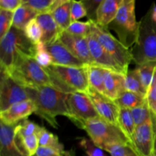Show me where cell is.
<instances>
[{
  "instance_id": "1",
  "label": "cell",
  "mask_w": 156,
  "mask_h": 156,
  "mask_svg": "<svg viewBox=\"0 0 156 156\" xmlns=\"http://www.w3.org/2000/svg\"><path fill=\"white\" fill-rule=\"evenodd\" d=\"M28 97L35 105L34 114L47 122L55 129L59 128L57 116L69 117L67 94L53 86H41L37 88H25Z\"/></svg>"
},
{
  "instance_id": "2",
  "label": "cell",
  "mask_w": 156,
  "mask_h": 156,
  "mask_svg": "<svg viewBox=\"0 0 156 156\" xmlns=\"http://www.w3.org/2000/svg\"><path fill=\"white\" fill-rule=\"evenodd\" d=\"M36 53V44L25 36L24 30L14 26L0 39V66L1 71L8 73L17 59L21 56L34 57Z\"/></svg>"
},
{
  "instance_id": "3",
  "label": "cell",
  "mask_w": 156,
  "mask_h": 156,
  "mask_svg": "<svg viewBox=\"0 0 156 156\" xmlns=\"http://www.w3.org/2000/svg\"><path fill=\"white\" fill-rule=\"evenodd\" d=\"M51 79L53 87L66 94L87 93L89 90L88 65L82 67L62 66L52 64L44 68Z\"/></svg>"
},
{
  "instance_id": "4",
  "label": "cell",
  "mask_w": 156,
  "mask_h": 156,
  "mask_svg": "<svg viewBox=\"0 0 156 156\" xmlns=\"http://www.w3.org/2000/svg\"><path fill=\"white\" fill-rule=\"evenodd\" d=\"M139 22L136 42L131 49L133 61L136 66L156 62V22L152 19L150 9Z\"/></svg>"
},
{
  "instance_id": "5",
  "label": "cell",
  "mask_w": 156,
  "mask_h": 156,
  "mask_svg": "<svg viewBox=\"0 0 156 156\" xmlns=\"http://www.w3.org/2000/svg\"><path fill=\"white\" fill-rule=\"evenodd\" d=\"M6 74L24 88H37L47 85L53 86L48 73L34 57H19L12 69Z\"/></svg>"
},
{
  "instance_id": "6",
  "label": "cell",
  "mask_w": 156,
  "mask_h": 156,
  "mask_svg": "<svg viewBox=\"0 0 156 156\" xmlns=\"http://www.w3.org/2000/svg\"><path fill=\"white\" fill-rule=\"evenodd\" d=\"M135 9V0H123L117 17L107 27L108 30H114L120 43L129 50L136 42L140 27Z\"/></svg>"
},
{
  "instance_id": "7",
  "label": "cell",
  "mask_w": 156,
  "mask_h": 156,
  "mask_svg": "<svg viewBox=\"0 0 156 156\" xmlns=\"http://www.w3.org/2000/svg\"><path fill=\"white\" fill-rule=\"evenodd\" d=\"M83 129L94 144L103 150L111 145L130 143L118 126L100 117L87 121Z\"/></svg>"
},
{
  "instance_id": "8",
  "label": "cell",
  "mask_w": 156,
  "mask_h": 156,
  "mask_svg": "<svg viewBox=\"0 0 156 156\" xmlns=\"http://www.w3.org/2000/svg\"><path fill=\"white\" fill-rule=\"evenodd\" d=\"M91 24V33L98 41L101 45L108 51V53L123 69L125 75L129 71V66L133 61L131 50L125 47L113 36L107 28L100 27L95 21L88 20Z\"/></svg>"
},
{
  "instance_id": "9",
  "label": "cell",
  "mask_w": 156,
  "mask_h": 156,
  "mask_svg": "<svg viewBox=\"0 0 156 156\" xmlns=\"http://www.w3.org/2000/svg\"><path fill=\"white\" fill-rule=\"evenodd\" d=\"M68 118L80 129H83L85 123L99 117L91 99L86 93L73 92L67 94Z\"/></svg>"
},
{
  "instance_id": "10",
  "label": "cell",
  "mask_w": 156,
  "mask_h": 156,
  "mask_svg": "<svg viewBox=\"0 0 156 156\" xmlns=\"http://www.w3.org/2000/svg\"><path fill=\"white\" fill-rule=\"evenodd\" d=\"M25 88L15 82L10 76L1 71L0 83V112L13 105L29 100Z\"/></svg>"
},
{
  "instance_id": "11",
  "label": "cell",
  "mask_w": 156,
  "mask_h": 156,
  "mask_svg": "<svg viewBox=\"0 0 156 156\" xmlns=\"http://www.w3.org/2000/svg\"><path fill=\"white\" fill-rule=\"evenodd\" d=\"M86 94L91 99L99 117L119 127L120 108L115 102L91 88H89Z\"/></svg>"
},
{
  "instance_id": "12",
  "label": "cell",
  "mask_w": 156,
  "mask_h": 156,
  "mask_svg": "<svg viewBox=\"0 0 156 156\" xmlns=\"http://www.w3.org/2000/svg\"><path fill=\"white\" fill-rule=\"evenodd\" d=\"M155 133L152 119L137 126L134 133L133 146L139 156H150L155 149Z\"/></svg>"
},
{
  "instance_id": "13",
  "label": "cell",
  "mask_w": 156,
  "mask_h": 156,
  "mask_svg": "<svg viewBox=\"0 0 156 156\" xmlns=\"http://www.w3.org/2000/svg\"><path fill=\"white\" fill-rule=\"evenodd\" d=\"M87 38H88V47L93 61V65L125 75L123 69L117 63V62L113 59L108 51L101 45L92 33Z\"/></svg>"
},
{
  "instance_id": "14",
  "label": "cell",
  "mask_w": 156,
  "mask_h": 156,
  "mask_svg": "<svg viewBox=\"0 0 156 156\" xmlns=\"http://www.w3.org/2000/svg\"><path fill=\"white\" fill-rule=\"evenodd\" d=\"M59 40L84 64L93 65L88 47V38L76 36L66 31H63L59 36Z\"/></svg>"
},
{
  "instance_id": "15",
  "label": "cell",
  "mask_w": 156,
  "mask_h": 156,
  "mask_svg": "<svg viewBox=\"0 0 156 156\" xmlns=\"http://www.w3.org/2000/svg\"><path fill=\"white\" fill-rule=\"evenodd\" d=\"M35 105L30 99L17 103L7 110L0 112V120L6 125H16L26 120L30 114H34Z\"/></svg>"
},
{
  "instance_id": "16",
  "label": "cell",
  "mask_w": 156,
  "mask_h": 156,
  "mask_svg": "<svg viewBox=\"0 0 156 156\" xmlns=\"http://www.w3.org/2000/svg\"><path fill=\"white\" fill-rule=\"evenodd\" d=\"M46 47L51 55L53 64L54 65L73 67H82L85 66V64L75 56L59 39L46 45Z\"/></svg>"
},
{
  "instance_id": "17",
  "label": "cell",
  "mask_w": 156,
  "mask_h": 156,
  "mask_svg": "<svg viewBox=\"0 0 156 156\" xmlns=\"http://www.w3.org/2000/svg\"><path fill=\"white\" fill-rule=\"evenodd\" d=\"M16 125H6L0 122V156H27L17 146L15 140Z\"/></svg>"
},
{
  "instance_id": "18",
  "label": "cell",
  "mask_w": 156,
  "mask_h": 156,
  "mask_svg": "<svg viewBox=\"0 0 156 156\" xmlns=\"http://www.w3.org/2000/svg\"><path fill=\"white\" fill-rule=\"evenodd\" d=\"M37 21L41 27L42 37L41 42L45 45L50 44L59 39L63 31L60 29L51 14H40L36 18Z\"/></svg>"
},
{
  "instance_id": "19",
  "label": "cell",
  "mask_w": 156,
  "mask_h": 156,
  "mask_svg": "<svg viewBox=\"0 0 156 156\" xmlns=\"http://www.w3.org/2000/svg\"><path fill=\"white\" fill-rule=\"evenodd\" d=\"M123 0H102L96 12L95 22L100 27L107 28L117 17Z\"/></svg>"
},
{
  "instance_id": "20",
  "label": "cell",
  "mask_w": 156,
  "mask_h": 156,
  "mask_svg": "<svg viewBox=\"0 0 156 156\" xmlns=\"http://www.w3.org/2000/svg\"><path fill=\"white\" fill-rule=\"evenodd\" d=\"M126 76L120 73L111 71L105 69V95L112 101H115L125 88Z\"/></svg>"
},
{
  "instance_id": "21",
  "label": "cell",
  "mask_w": 156,
  "mask_h": 156,
  "mask_svg": "<svg viewBox=\"0 0 156 156\" xmlns=\"http://www.w3.org/2000/svg\"><path fill=\"white\" fill-rule=\"evenodd\" d=\"M118 122L120 129L124 133L130 144L133 146V140L134 133H135L136 126L131 114L130 110L120 108Z\"/></svg>"
},
{
  "instance_id": "22",
  "label": "cell",
  "mask_w": 156,
  "mask_h": 156,
  "mask_svg": "<svg viewBox=\"0 0 156 156\" xmlns=\"http://www.w3.org/2000/svg\"><path fill=\"white\" fill-rule=\"evenodd\" d=\"M71 2L72 0H66L64 3L50 13L62 31H65L72 24Z\"/></svg>"
},
{
  "instance_id": "23",
  "label": "cell",
  "mask_w": 156,
  "mask_h": 156,
  "mask_svg": "<svg viewBox=\"0 0 156 156\" xmlns=\"http://www.w3.org/2000/svg\"><path fill=\"white\" fill-rule=\"evenodd\" d=\"M88 75L90 88L105 95V69L95 65H88Z\"/></svg>"
},
{
  "instance_id": "24",
  "label": "cell",
  "mask_w": 156,
  "mask_h": 156,
  "mask_svg": "<svg viewBox=\"0 0 156 156\" xmlns=\"http://www.w3.org/2000/svg\"><path fill=\"white\" fill-rule=\"evenodd\" d=\"M146 101V98L140 94L125 90L114 101L116 105L122 109H133L143 105Z\"/></svg>"
},
{
  "instance_id": "25",
  "label": "cell",
  "mask_w": 156,
  "mask_h": 156,
  "mask_svg": "<svg viewBox=\"0 0 156 156\" xmlns=\"http://www.w3.org/2000/svg\"><path fill=\"white\" fill-rule=\"evenodd\" d=\"M39 13L30 9L26 5L22 4L15 12H14L13 25L16 28L24 30L25 26L31 20L34 19Z\"/></svg>"
},
{
  "instance_id": "26",
  "label": "cell",
  "mask_w": 156,
  "mask_h": 156,
  "mask_svg": "<svg viewBox=\"0 0 156 156\" xmlns=\"http://www.w3.org/2000/svg\"><path fill=\"white\" fill-rule=\"evenodd\" d=\"M15 143L20 150L27 156H35L39 148V137L37 135H32L24 138L15 136Z\"/></svg>"
},
{
  "instance_id": "27",
  "label": "cell",
  "mask_w": 156,
  "mask_h": 156,
  "mask_svg": "<svg viewBox=\"0 0 156 156\" xmlns=\"http://www.w3.org/2000/svg\"><path fill=\"white\" fill-rule=\"evenodd\" d=\"M125 88L126 91H132L140 94L146 98L147 91L145 89L143 83L141 82L140 76L136 70H129L126 75V82H125Z\"/></svg>"
},
{
  "instance_id": "28",
  "label": "cell",
  "mask_w": 156,
  "mask_h": 156,
  "mask_svg": "<svg viewBox=\"0 0 156 156\" xmlns=\"http://www.w3.org/2000/svg\"><path fill=\"white\" fill-rule=\"evenodd\" d=\"M37 136L39 137L40 146L50 147L62 152H65L64 146L59 142V138L51 132L47 130L46 128L42 126V129H41Z\"/></svg>"
},
{
  "instance_id": "29",
  "label": "cell",
  "mask_w": 156,
  "mask_h": 156,
  "mask_svg": "<svg viewBox=\"0 0 156 156\" xmlns=\"http://www.w3.org/2000/svg\"><path fill=\"white\" fill-rule=\"evenodd\" d=\"M155 67L156 62H146V63L136 66V68L135 69L147 93L150 87L152 78H153Z\"/></svg>"
},
{
  "instance_id": "30",
  "label": "cell",
  "mask_w": 156,
  "mask_h": 156,
  "mask_svg": "<svg viewBox=\"0 0 156 156\" xmlns=\"http://www.w3.org/2000/svg\"><path fill=\"white\" fill-rule=\"evenodd\" d=\"M41 129H42V126L26 119L20 122L16 126L15 130V136L18 138H24V137L35 135V134L37 135Z\"/></svg>"
},
{
  "instance_id": "31",
  "label": "cell",
  "mask_w": 156,
  "mask_h": 156,
  "mask_svg": "<svg viewBox=\"0 0 156 156\" xmlns=\"http://www.w3.org/2000/svg\"><path fill=\"white\" fill-rule=\"evenodd\" d=\"M111 156H139L130 143H122L108 146L104 149Z\"/></svg>"
},
{
  "instance_id": "32",
  "label": "cell",
  "mask_w": 156,
  "mask_h": 156,
  "mask_svg": "<svg viewBox=\"0 0 156 156\" xmlns=\"http://www.w3.org/2000/svg\"><path fill=\"white\" fill-rule=\"evenodd\" d=\"M130 111L136 127L151 119V110L148 105L147 101L141 106L131 109Z\"/></svg>"
},
{
  "instance_id": "33",
  "label": "cell",
  "mask_w": 156,
  "mask_h": 156,
  "mask_svg": "<svg viewBox=\"0 0 156 156\" xmlns=\"http://www.w3.org/2000/svg\"><path fill=\"white\" fill-rule=\"evenodd\" d=\"M65 31L73 35H76V36L88 37L90 34H91V21H88L86 22H82V21H79L73 22L70 24L69 27Z\"/></svg>"
},
{
  "instance_id": "34",
  "label": "cell",
  "mask_w": 156,
  "mask_h": 156,
  "mask_svg": "<svg viewBox=\"0 0 156 156\" xmlns=\"http://www.w3.org/2000/svg\"><path fill=\"white\" fill-rule=\"evenodd\" d=\"M24 33L29 41L34 44H37L41 42L42 37V31L41 27L37 21L36 18L31 20L24 29Z\"/></svg>"
},
{
  "instance_id": "35",
  "label": "cell",
  "mask_w": 156,
  "mask_h": 156,
  "mask_svg": "<svg viewBox=\"0 0 156 156\" xmlns=\"http://www.w3.org/2000/svg\"><path fill=\"white\" fill-rule=\"evenodd\" d=\"M34 59L43 68H47L53 64L51 55L47 50L45 44L41 42L36 44V53Z\"/></svg>"
},
{
  "instance_id": "36",
  "label": "cell",
  "mask_w": 156,
  "mask_h": 156,
  "mask_svg": "<svg viewBox=\"0 0 156 156\" xmlns=\"http://www.w3.org/2000/svg\"><path fill=\"white\" fill-rule=\"evenodd\" d=\"M13 18V12L0 9V39H2L12 27Z\"/></svg>"
},
{
  "instance_id": "37",
  "label": "cell",
  "mask_w": 156,
  "mask_h": 156,
  "mask_svg": "<svg viewBox=\"0 0 156 156\" xmlns=\"http://www.w3.org/2000/svg\"><path fill=\"white\" fill-rule=\"evenodd\" d=\"M54 0H23V4L26 5L40 14L49 13V9Z\"/></svg>"
},
{
  "instance_id": "38",
  "label": "cell",
  "mask_w": 156,
  "mask_h": 156,
  "mask_svg": "<svg viewBox=\"0 0 156 156\" xmlns=\"http://www.w3.org/2000/svg\"><path fill=\"white\" fill-rule=\"evenodd\" d=\"M79 146L84 149L87 156H107L103 149L98 147L91 140L87 138H80Z\"/></svg>"
},
{
  "instance_id": "39",
  "label": "cell",
  "mask_w": 156,
  "mask_h": 156,
  "mask_svg": "<svg viewBox=\"0 0 156 156\" xmlns=\"http://www.w3.org/2000/svg\"><path fill=\"white\" fill-rule=\"evenodd\" d=\"M88 16V12L83 1L72 0L71 2V21L72 23L79 21L80 18Z\"/></svg>"
},
{
  "instance_id": "40",
  "label": "cell",
  "mask_w": 156,
  "mask_h": 156,
  "mask_svg": "<svg viewBox=\"0 0 156 156\" xmlns=\"http://www.w3.org/2000/svg\"><path fill=\"white\" fill-rule=\"evenodd\" d=\"M146 101L151 111L156 114V67L150 87L146 95Z\"/></svg>"
},
{
  "instance_id": "41",
  "label": "cell",
  "mask_w": 156,
  "mask_h": 156,
  "mask_svg": "<svg viewBox=\"0 0 156 156\" xmlns=\"http://www.w3.org/2000/svg\"><path fill=\"white\" fill-rule=\"evenodd\" d=\"M22 4L23 0H0V9L15 12Z\"/></svg>"
},
{
  "instance_id": "42",
  "label": "cell",
  "mask_w": 156,
  "mask_h": 156,
  "mask_svg": "<svg viewBox=\"0 0 156 156\" xmlns=\"http://www.w3.org/2000/svg\"><path fill=\"white\" fill-rule=\"evenodd\" d=\"M66 151L62 152L50 147L39 146L35 156H66Z\"/></svg>"
},
{
  "instance_id": "43",
  "label": "cell",
  "mask_w": 156,
  "mask_h": 156,
  "mask_svg": "<svg viewBox=\"0 0 156 156\" xmlns=\"http://www.w3.org/2000/svg\"><path fill=\"white\" fill-rule=\"evenodd\" d=\"M151 12H152V18L153 21L156 22V4L153 3L152 5L150 7Z\"/></svg>"
},
{
  "instance_id": "44",
  "label": "cell",
  "mask_w": 156,
  "mask_h": 156,
  "mask_svg": "<svg viewBox=\"0 0 156 156\" xmlns=\"http://www.w3.org/2000/svg\"><path fill=\"white\" fill-rule=\"evenodd\" d=\"M66 156H76L75 151L73 149H71L69 151H66Z\"/></svg>"
},
{
  "instance_id": "45",
  "label": "cell",
  "mask_w": 156,
  "mask_h": 156,
  "mask_svg": "<svg viewBox=\"0 0 156 156\" xmlns=\"http://www.w3.org/2000/svg\"><path fill=\"white\" fill-rule=\"evenodd\" d=\"M150 156H156V149L153 151V152H152V154Z\"/></svg>"
},
{
  "instance_id": "46",
  "label": "cell",
  "mask_w": 156,
  "mask_h": 156,
  "mask_svg": "<svg viewBox=\"0 0 156 156\" xmlns=\"http://www.w3.org/2000/svg\"></svg>"
}]
</instances>
